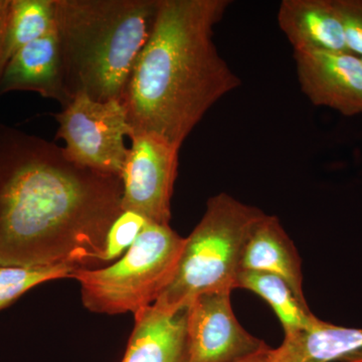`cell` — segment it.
<instances>
[{"label":"cell","instance_id":"obj_1","mask_svg":"<svg viewBox=\"0 0 362 362\" xmlns=\"http://www.w3.org/2000/svg\"><path fill=\"white\" fill-rule=\"evenodd\" d=\"M122 199L120 176L0 124V266L99 268Z\"/></svg>","mask_w":362,"mask_h":362},{"label":"cell","instance_id":"obj_4","mask_svg":"<svg viewBox=\"0 0 362 362\" xmlns=\"http://www.w3.org/2000/svg\"><path fill=\"white\" fill-rule=\"evenodd\" d=\"M266 214L226 192L211 197L199 225L185 238L175 275L153 305L177 310L204 293L238 288L243 251Z\"/></svg>","mask_w":362,"mask_h":362},{"label":"cell","instance_id":"obj_22","mask_svg":"<svg viewBox=\"0 0 362 362\" xmlns=\"http://www.w3.org/2000/svg\"><path fill=\"white\" fill-rule=\"evenodd\" d=\"M361 61H362V58H361Z\"/></svg>","mask_w":362,"mask_h":362},{"label":"cell","instance_id":"obj_13","mask_svg":"<svg viewBox=\"0 0 362 362\" xmlns=\"http://www.w3.org/2000/svg\"><path fill=\"white\" fill-rule=\"evenodd\" d=\"M240 270L261 272L282 279L299 301L307 305L301 259L277 216L266 214L256 226L243 251Z\"/></svg>","mask_w":362,"mask_h":362},{"label":"cell","instance_id":"obj_8","mask_svg":"<svg viewBox=\"0 0 362 362\" xmlns=\"http://www.w3.org/2000/svg\"><path fill=\"white\" fill-rule=\"evenodd\" d=\"M232 291L204 293L188 305L187 362H237L269 347L237 320Z\"/></svg>","mask_w":362,"mask_h":362},{"label":"cell","instance_id":"obj_14","mask_svg":"<svg viewBox=\"0 0 362 362\" xmlns=\"http://www.w3.org/2000/svg\"><path fill=\"white\" fill-rule=\"evenodd\" d=\"M361 359L362 329L324 322L317 318L306 330L285 335L271 349L272 362H332Z\"/></svg>","mask_w":362,"mask_h":362},{"label":"cell","instance_id":"obj_10","mask_svg":"<svg viewBox=\"0 0 362 362\" xmlns=\"http://www.w3.org/2000/svg\"><path fill=\"white\" fill-rule=\"evenodd\" d=\"M11 90L37 93L56 100L62 108L71 103L64 85L56 26L44 37L21 49L7 63L0 78V94Z\"/></svg>","mask_w":362,"mask_h":362},{"label":"cell","instance_id":"obj_3","mask_svg":"<svg viewBox=\"0 0 362 362\" xmlns=\"http://www.w3.org/2000/svg\"><path fill=\"white\" fill-rule=\"evenodd\" d=\"M160 0H54L64 85L71 101L84 95L120 101L138 56L153 32Z\"/></svg>","mask_w":362,"mask_h":362},{"label":"cell","instance_id":"obj_2","mask_svg":"<svg viewBox=\"0 0 362 362\" xmlns=\"http://www.w3.org/2000/svg\"><path fill=\"white\" fill-rule=\"evenodd\" d=\"M232 4L160 0L121 100L133 134L161 136L181 147L211 107L240 87L214 42V26Z\"/></svg>","mask_w":362,"mask_h":362},{"label":"cell","instance_id":"obj_20","mask_svg":"<svg viewBox=\"0 0 362 362\" xmlns=\"http://www.w3.org/2000/svg\"><path fill=\"white\" fill-rule=\"evenodd\" d=\"M11 0H0V78L2 76L1 52L4 44V30H6L7 14H8Z\"/></svg>","mask_w":362,"mask_h":362},{"label":"cell","instance_id":"obj_9","mask_svg":"<svg viewBox=\"0 0 362 362\" xmlns=\"http://www.w3.org/2000/svg\"><path fill=\"white\" fill-rule=\"evenodd\" d=\"M297 78L315 106L343 116L362 114V61L349 52H294Z\"/></svg>","mask_w":362,"mask_h":362},{"label":"cell","instance_id":"obj_12","mask_svg":"<svg viewBox=\"0 0 362 362\" xmlns=\"http://www.w3.org/2000/svg\"><path fill=\"white\" fill-rule=\"evenodd\" d=\"M277 20L294 52H349L335 0H283Z\"/></svg>","mask_w":362,"mask_h":362},{"label":"cell","instance_id":"obj_5","mask_svg":"<svg viewBox=\"0 0 362 362\" xmlns=\"http://www.w3.org/2000/svg\"><path fill=\"white\" fill-rule=\"evenodd\" d=\"M185 238L169 225L148 221L120 259L71 276L81 286L83 304L94 313L135 314L156 301L175 275Z\"/></svg>","mask_w":362,"mask_h":362},{"label":"cell","instance_id":"obj_7","mask_svg":"<svg viewBox=\"0 0 362 362\" xmlns=\"http://www.w3.org/2000/svg\"><path fill=\"white\" fill-rule=\"evenodd\" d=\"M130 140L121 173L123 211L169 225L180 147L161 136L146 133L133 134Z\"/></svg>","mask_w":362,"mask_h":362},{"label":"cell","instance_id":"obj_16","mask_svg":"<svg viewBox=\"0 0 362 362\" xmlns=\"http://www.w3.org/2000/svg\"><path fill=\"white\" fill-rule=\"evenodd\" d=\"M54 26V0H11L2 44V73L16 52Z\"/></svg>","mask_w":362,"mask_h":362},{"label":"cell","instance_id":"obj_6","mask_svg":"<svg viewBox=\"0 0 362 362\" xmlns=\"http://www.w3.org/2000/svg\"><path fill=\"white\" fill-rule=\"evenodd\" d=\"M57 138L63 139L66 158L83 168L120 176L133 134L120 101L97 102L84 95L74 98L56 114Z\"/></svg>","mask_w":362,"mask_h":362},{"label":"cell","instance_id":"obj_17","mask_svg":"<svg viewBox=\"0 0 362 362\" xmlns=\"http://www.w3.org/2000/svg\"><path fill=\"white\" fill-rule=\"evenodd\" d=\"M78 270L77 267L68 264L42 267L0 266V310L35 286L47 281L71 278Z\"/></svg>","mask_w":362,"mask_h":362},{"label":"cell","instance_id":"obj_19","mask_svg":"<svg viewBox=\"0 0 362 362\" xmlns=\"http://www.w3.org/2000/svg\"><path fill=\"white\" fill-rule=\"evenodd\" d=\"M347 51L362 58V0H335Z\"/></svg>","mask_w":362,"mask_h":362},{"label":"cell","instance_id":"obj_21","mask_svg":"<svg viewBox=\"0 0 362 362\" xmlns=\"http://www.w3.org/2000/svg\"><path fill=\"white\" fill-rule=\"evenodd\" d=\"M237 362H272L271 361V349L267 347V349L261 350V351L257 352V354H252L246 357V358L240 359Z\"/></svg>","mask_w":362,"mask_h":362},{"label":"cell","instance_id":"obj_18","mask_svg":"<svg viewBox=\"0 0 362 362\" xmlns=\"http://www.w3.org/2000/svg\"><path fill=\"white\" fill-rule=\"evenodd\" d=\"M148 221L134 211H123L119 214L107 235L104 264L110 263L122 257L134 244Z\"/></svg>","mask_w":362,"mask_h":362},{"label":"cell","instance_id":"obj_11","mask_svg":"<svg viewBox=\"0 0 362 362\" xmlns=\"http://www.w3.org/2000/svg\"><path fill=\"white\" fill-rule=\"evenodd\" d=\"M122 362H187V307L168 311L156 305L134 314Z\"/></svg>","mask_w":362,"mask_h":362},{"label":"cell","instance_id":"obj_15","mask_svg":"<svg viewBox=\"0 0 362 362\" xmlns=\"http://www.w3.org/2000/svg\"><path fill=\"white\" fill-rule=\"evenodd\" d=\"M238 288L256 293L268 302L282 324L285 335L308 329L315 322L317 317L299 301L282 279L261 272H240Z\"/></svg>","mask_w":362,"mask_h":362}]
</instances>
